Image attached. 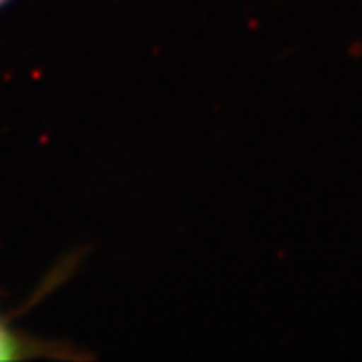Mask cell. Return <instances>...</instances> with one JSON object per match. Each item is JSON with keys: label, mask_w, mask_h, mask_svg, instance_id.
Returning <instances> with one entry per match:
<instances>
[{"label": "cell", "mask_w": 362, "mask_h": 362, "mask_svg": "<svg viewBox=\"0 0 362 362\" xmlns=\"http://www.w3.org/2000/svg\"><path fill=\"white\" fill-rule=\"evenodd\" d=\"M39 356H65V354H61L57 344L52 342H40L26 334H21L0 316V361H25Z\"/></svg>", "instance_id": "6da1fadb"}, {"label": "cell", "mask_w": 362, "mask_h": 362, "mask_svg": "<svg viewBox=\"0 0 362 362\" xmlns=\"http://www.w3.org/2000/svg\"><path fill=\"white\" fill-rule=\"evenodd\" d=\"M6 2H8V0H0V6H2V4H6Z\"/></svg>", "instance_id": "7a4b0ae2"}]
</instances>
